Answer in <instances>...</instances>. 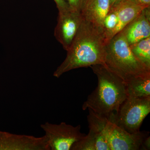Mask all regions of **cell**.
<instances>
[{
	"instance_id": "cell-1",
	"label": "cell",
	"mask_w": 150,
	"mask_h": 150,
	"mask_svg": "<svg viewBox=\"0 0 150 150\" xmlns=\"http://www.w3.org/2000/svg\"><path fill=\"white\" fill-rule=\"evenodd\" d=\"M106 43L103 32L83 18L66 59L54 71V76L59 78L79 68L105 65Z\"/></svg>"
},
{
	"instance_id": "cell-2",
	"label": "cell",
	"mask_w": 150,
	"mask_h": 150,
	"mask_svg": "<svg viewBox=\"0 0 150 150\" xmlns=\"http://www.w3.org/2000/svg\"><path fill=\"white\" fill-rule=\"evenodd\" d=\"M90 67L97 77L98 85L84 102L82 109H91L109 120L117 114L127 98L126 85L105 65L96 64Z\"/></svg>"
},
{
	"instance_id": "cell-3",
	"label": "cell",
	"mask_w": 150,
	"mask_h": 150,
	"mask_svg": "<svg viewBox=\"0 0 150 150\" xmlns=\"http://www.w3.org/2000/svg\"><path fill=\"white\" fill-rule=\"evenodd\" d=\"M105 65L125 83L133 78L150 74V69L132 53L122 30L106 43Z\"/></svg>"
},
{
	"instance_id": "cell-4",
	"label": "cell",
	"mask_w": 150,
	"mask_h": 150,
	"mask_svg": "<svg viewBox=\"0 0 150 150\" xmlns=\"http://www.w3.org/2000/svg\"><path fill=\"white\" fill-rule=\"evenodd\" d=\"M150 112V97H127L109 120L129 133H137Z\"/></svg>"
},
{
	"instance_id": "cell-5",
	"label": "cell",
	"mask_w": 150,
	"mask_h": 150,
	"mask_svg": "<svg viewBox=\"0 0 150 150\" xmlns=\"http://www.w3.org/2000/svg\"><path fill=\"white\" fill-rule=\"evenodd\" d=\"M88 110V134L75 142L71 150H110L105 131L108 118Z\"/></svg>"
},
{
	"instance_id": "cell-6",
	"label": "cell",
	"mask_w": 150,
	"mask_h": 150,
	"mask_svg": "<svg viewBox=\"0 0 150 150\" xmlns=\"http://www.w3.org/2000/svg\"><path fill=\"white\" fill-rule=\"evenodd\" d=\"M40 127L45 133L50 150H71L75 142L86 135L81 133L80 125L74 126L65 122L56 124L47 122Z\"/></svg>"
},
{
	"instance_id": "cell-7",
	"label": "cell",
	"mask_w": 150,
	"mask_h": 150,
	"mask_svg": "<svg viewBox=\"0 0 150 150\" xmlns=\"http://www.w3.org/2000/svg\"><path fill=\"white\" fill-rule=\"evenodd\" d=\"M105 131L110 150L141 149L143 142L149 137L146 131L129 133L109 120Z\"/></svg>"
},
{
	"instance_id": "cell-8",
	"label": "cell",
	"mask_w": 150,
	"mask_h": 150,
	"mask_svg": "<svg viewBox=\"0 0 150 150\" xmlns=\"http://www.w3.org/2000/svg\"><path fill=\"white\" fill-rule=\"evenodd\" d=\"M83 18L81 12L69 8L59 11L54 36L63 48L68 51L79 29Z\"/></svg>"
},
{
	"instance_id": "cell-9",
	"label": "cell",
	"mask_w": 150,
	"mask_h": 150,
	"mask_svg": "<svg viewBox=\"0 0 150 150\" xmlns=\"http://www.w3.org/2000/svg\"><path fill=\"white\" fill-rule=\"evenodd\" d=\"M0 150H50L44 135L36 137L0 131Z\"/></svg>"
},
{
	"instance_id": "cell-10",
	"label": "cell",
	"mask_w": 150,
	"mask_h": 150,
	"mask_svg": "<svg viewBox=\"0 0 150 150\" xmlns=\"http://www.w3.org/2000/svg\"><path fill=\"white\" fill-rule=\"evenodd\" d=\"M122 31L129 45L150 37V6L143 9Z\"/></svg>"
},
{
	"instance_id": "cell-11",
	"label": "cell",
	"mask_w": 150,
	"mask_h": 150,
	"mask_svg": "<svg viewBox=\"0 0 150 150\" xmlns=\"http://www.w3.org/2000/svg\"><path fill=\"white\" fill-rule=\"evenodd\" d=\"M110 8V0H87L81 13L84 20L103 32V22Z\"/></svg>"
},
{
	"instance_id": "cell-12",
	"label": "cell",
	"mask_w": 150,
	"mask_h": 150,
	"mask_svg": "<svg viewBox=\"0 0 150 150\" xmlns=\"http://www.w3.org/2000/svg\"><path fill=\"white\" fill-rule=\"evenodd\" d=\"M117 12L118 23L113 33V37L121 32L136 18L145 7L137 5L126 0H120L114 5ZM111 8V7H110Z\"/></svg>"
},
{
	"instance_id": "cell-13",
	"label": "cell",
	"mask_w": 150,
	"mask_h": 150,
	"mask_svg": "<svg viewBox=\"0 0 150 150\" xmlns=\"http://www.w3.org/2000/svg\"><path fill=\"white\" fill-rule=\"evenodd\" d=\"M125 85L127 97H150V74L133 78Z\"/></svg>"
},
{
	"instance_id": "cell-14",
	"label": "cell",
	"mask_w": 150,
	"mask_h": 150,
	"mask_svg": "<svg viewBox=\"0 0 150 150\" xmlns=\"http://www.w3.org/2000/svg\"><path fill=\"white\" fill-rule=\"evenodd\" d=\"M135 57L150 69V37L130 45Z\"/></svg>"
},
{
	"instance_id": "cell-15",
	"label": "cell",
	"mask_w": 150,
	"mask_h": 150,
	"mask_svg": "<svg viewBox=\"0 0 150 150\" xmlns=\"http://www.w3.org/2000/svg\"><path fill=\"white\" fill-rule=\"evenodd\" d=\"M70 8L81 12L87 0H67Z\"/></svg>"
},
{
	"instance_id": "cell-16",
	"label": "cell",
	"mask_w": 150,
	"mask_h": 150,
	"mask_svg": "<svg viewBox=\"0 0 150 150\" xmlns=\"http://www.w3.org/2000/svg\"><path fill=\"white\" fill-rule=\"evenodd\" d=\"M54 1L59 11L67 9L70 7L67 0H54Z\"/></svg>"
},
{
	"instance_id": "cell-17",
	"label": "cell",
	"mask_w": 150,
	"mask_h": 150,
	"mask_svg": "<svg viewBox=\"0 0 150 150\" xmlns=\"http://www.w3.org/2000/svg\"><path fill=\"white\" fill-rule=\"evenodd\" d=\"M126 1H129L130 2L133 3L137 5L142 6L145 7L150 6V0H126Z\"/></svg>"
},
{
	"instance_id": "cell-18",
	"label": "cell",
	"mask_w": 150,
	"mask_h": 150,
	"mask_svg": "<svg viewBox=\"0 0 150 150\" xmlns=\"http://www.w3.org/2000/svg\"><path fill=\"white\" fill-rule=\"evenodd\" d=\"M150 137H148L146 138V139L143 142L142 146L141 149L142 150H149L150 146Z\"/></svg>"
},
{
	"instance_id": "cell-19",
	"label": "cell",
	"mask_w": 150,
	"mask_h": 150,
	"mask_svg": "<svg viewBox=\"0 0 150 150\" xmlns=\"http://www.w3.org/2000/svg\"><path fill=\"white\" fill-rule=\"evenodd\" d=\"M119 1V0H110V7H111L113 5H114L118 2Z\"/></svg>"
}]
</instances>
